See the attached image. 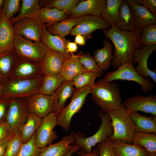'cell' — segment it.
Here are the masks:
<instances>
[{"label": "cell", "instance_id": "obj_1", "mask_svg": "<svg viewBox=\"0 0 156 156\" xmlns=\"http://www.w3.org/2000/svg\"><path fill=\"white\" fill-rule=\"evenodd\" d=\"M111 26L109 29H102L105 36L111 40L114 46L111 64L117 68L124 64H132L133 52L141 46L140 38L142 29L135 26L131 31H123L114 25Z\"/></svg>", "mask_w": 156, "mask_h": 156}, {"label": "cell", "instance_id": "obj_2", "mask_svg": "<svg viewBox=\"0 0 156 156\" xmlns=\"http://www.w3.org/2000/svg\"><path fill=\"white\" fill-rule=\"evenodd\" d=\"M92 100L104 113L116 109L122 105L121 96L118 85L103 78L98 80L91 92Z\"/></svg>", "mask_w": 156, "mask_h": 156}, {"label": "cell", "instance_id": "obj_3", "mask_svg": "<svg viewBox=\"0 0 156 156\" xmlns=\"http://www.w3.org/2000/svg\"><path fill=\"white\" fill-rule=\"evenodd\" d=\"M106 113L110 117L113 133L109 138L132 144L135 133V124L129 113L122 105Z\"/></svg>", "mask_w": 156, "mask_h": 156}, {"label": "cell", "instance_id": "obj_4", "mask_svg": "<svg viewBox=\"0 0 156 156\" xmlns=\"http://www.w3.org/2000/svg\"><path fill=\"white\" fill-rule=\"evenodd\" d=\"M44 76L9 80L2 83L1 98H27L38 93Z\"/></svg>", "mask_w": 156, "mask_h": 156}, {"label": "cell", "instance_id": "obj_5", "mask_svg": "<svg viewBox=\"0 0 156 156\" xmlns=\"http://www.w3.org/2000/svg\"><path fill=\"white\" fill-rule=\"evenodd\" d=\"M101 122L100 128L93 135L88 137L79 132H75L72 131V134L75 141L74 144L79 146L80 151L84 153H91L92 147L97 144L106 141L111 136L113 133V129L111 120L107 113L102 111L99 113Z\"/></svg>", "mask_w": 156, "mask_h": 156}, {"label": "cell", "instance_id": "obj_6", "mask_svg": "<svg viewBox=\"0 0 156 156\" xmlns=\"http://www.w3.org/2000/svg\"><path fill=\"white\" fill-rule=\"evenodd\" d=\"M48 48L41 42H31L16 35L14 51L18 58L40 64Z\"/></svg>", "mask_w": 156, "mask_h": 156}, {"label": "cell", "instance_id": "obj_7", "mask_svg": "<svg viewBox=\"0 0 156 156\" xmlns=\"http://www.w3.org/2000/svg\"><path fill=\"white\" fill-rule=\"evenodd\" d=\"M91 91L92 89L88 86L77 89L71 97L69 104L55 114L57 118V125L66 131H68L72 118L80 110L87 96L91 93Z\"/></svg>", "mask_w": 156, "mask_h": 156}, {"label": "cell", "instance_id": "obj_8", "mask_svg": "<svg viewBox=\"0 0 156 156\" xmlns=\"http://www.w3.org/2000/svg\"><path fill=\"white\" fill-rule=\"evenodd\" d=\"M25 98H10L5 121L11 133L21 134L29 113Z\"/></svg>", "mask_w": 156, "mask_h": 156}, {"label": "cell", "instance_id": "obj_9", "mask_svg": "<svg viewBox=\"0 0 156 156\" xmlns=\"http://www.w3.org/2000/svg\"><path fill=\"white\" fill-rule=\"evenodd\" d=\"M103 79L110 82L119 80L135 81L140 85L142 92L145 93L149 92L155 86L140 76L131 63L121 65L116 70L108 73Z\"/></svg>", "mask_w": 156, "mask_h": 156}, {"label": "cell", "instance_id": "obj_10", "mask_svg": "<svg viewBox=\"0 0 156 156\" xmlns=\"http://www.w3.org/2000/svg\"><path fill=\"white\" fill-rule=\"evenodd\" d=\"M76 25L71 31L73 36L80 34L86 39L92 37V32L98 29H109L111 25L105 20L101 16L87 15L76 18Z\"/></svg>", "mask_w": 156, "mask_h": 156}, {"label": "cell", "instance_id": "obj_11", "mask_svg": "<svg viewBox=\"0 0 156 156\" xmlns=\"http://www.w3.org/2000/svg\"><path fill=\"white\" fill-rule=\"evenodd\" d=\"M57 125L56 115L52 112L42 118L36 132L35 142L38 147L42 148L52 144L57 137V133L53 130Z\"/></svg>", "mask_w": 156, "mask_h": 156}, {"label": "cell", "instance_id": "obj_12", "mask_svg": "<svg viewBox=\"0 0 156 156\" xmlns=\"http://www.w3.org/2000/svg\"><path fill=\"white\" fill-rule=\"evenodd\" d=\"M156 50V45L141 46L134 51L132 63H138L135 69L138 73L146 80L150 82L151 77L156 83V73L148 67V60L151 55Z\"/></svg>", "mask_w": 156, "mask_h": 156}, {"label": "cell", "instance_id": "obj_13", "mask_svg": "<svg viewBox=\"0 0 156 156\" xmlns=\"http://www.w3.org/2000/svg\"><path fill=\"white\" fill-rule=\"evenodd\" d=\"M16 35L23 36L34 42L41 41L42 24L36 19L25 17L14 23Z\"/></svg>", "mask_w": 156, "mask_h": 156}, {"label": "cell", "instance_id": "obj_14", "mask_svg": "<svg viewBox=\"0 0 156 156\" xmlns=\"http://www.w3.org/2000/svg\"><path fill=\"white\" fill-rule=\"evenodd\" d=\"M129 113L138 111L156 115V96L138 95L127 98L122 103Z\"/></svg>", "mask_w": 156, "mask_h": 156}, {"label": "cell", "instance_id": "obj_15", "mask_svg": "<svg viewBox=\"0 0 156 156\" xmlns=\"http://www.w3.org/2000/svg\"><path fill=\"white\" fill-rule=\"evenodd\" d=\"M43 75L40 64L18 57L10 80L34 78Z\"/></svg>", "mask_w": 156, "mask_h": 156}, {"label": "cell", "instance_id": "obj_16", "mask_svg": "<svg viewBox=\"0 0 156 156\" xmlns=\"http://www.w3.org/2000/svg\"><path fill=\"white\" fill-rule=\"evenodd\" d=\"M27 99V105L29 113L42 118L52 112L53 99L51 95L38 93Z\"/></svg>", "mask_w": 156, "mask_h": 156}, {"label": "cell", "instance_id": "obj_17", "mask_svg": "<svg viewBox=\"0 0 156 156\" xmlns=\"http://www.w3.org/2000/svg\"><path fill=\"white\" fill-rule=\"evenodd\" d=\"M15 35L13 26L3 10L0 20V55L14 51Z\"/></svg>", "mask_w": 156, "mask_h": 156}, {"label": "cell", "instance_id": "obj_18", "mask_svg": "<svg viewBox=\"0 0 156 156\" xmlns=\"http://www.w3.org/2000/svg\"><path fill=\"white\" fill-rule=\"evenodd\" d=\"M106 5V0H81L68 15L69 18L91 15L101 16Z\"/></svg>", "mask_w": 156, "mask_h": 156}, {"label": "cell", "instance_id": "obj_19", "mask_svg": "<svg viewBox=\"0 0 156 156\" xmlns=\"http://www.w3.org/2000/svg\"><path fill=\"white\" fill-rule=\"evenodd\" d=\"M66 58L58 52L48 48L43 59L40 64L43 75H60Z\"/></svg>", "mask_w": 156, "mask_h": 156}, {"label": "cell", "instance_id": "obj_20", "mask_svg": "<svg viewBox=\"0 0 156 156\" xmlns=\"http://www.w3.org/2000/svg\"><path fill=\"white\" fill-rule=\"evenodd\" d=\"M115 156H149L150 153L145 148L133 144L108 138Z\"/></svg>", "mask_w": 156, "mask_h": 156}, {"label": "cell", "instance_id": "obj_21", "mask_svg": "<svg viewBox=\"0 0 156 156\" xmlns=\"http://www.w3.org/2000/svg\"><path fill=\"white\" fill-rule=\"evenodd\" d=\"M68 40L57 35L51 34L47 30L44 24L42 26L41 42L49 49L58 52L66 58L71 54L67 51L66 46Z\"/></svg>", "mask_w": 156, "mask_h": 156}, {"label": "cell", "instance_id": "obj_22", "mask_svg": "<svg viewBox=\"0 0 156 156\" xmlns=\"http://www.w3.org/2000/svg\"><path fill=\"white\" fill-rule=\"evenodd\" d=\"M73 81H65L51 95L53 99L52 112L55 114L64 107L67 99L72 97L77 89Z\"/></svg>", "mask_w": 156, "mask_h": 156}, {"label": "cell", "instance_id": "obj_23", "mask_svg": "<svg viewBox=\"0 0 156 156\" xmlns=\"http://www.w3.org/2000/svg\"><path fill=\"white\" fill-rule=\"evenodd\" d=\"M126 1L133 12L135 26L142 29L147 25L156 24V16L146 7L136 3L133 0Z\"/></svg>", "mask_w": 156, "mask_h": 156}, {"label": "cell", "instance_id": "obj_24", "mask_svg": "<svg viewBox=\"0 0 156 156\" xmlns=\"http://www.w3.org/2000/svg\"><path fill=\"white\" fill-rule=\"evenodd\" d=\"M80 54L75 55L73 53L70 57L66 58L60 74L65 81H73L78 75L89 71L80 63Z\"/></svg>", "mask_w": 156, "mask_h": 156}, {"label": "cell", "instance_id": "obj_25", "mask_svg": "<svg viewBox=\"0 0 156 156\" xmlns=\"http://www.w3.org/2000/svg\"><path fill=\"white\" fill-rule=\"evenodd\" d=\"M36 20L45 26H49L64 20L68 18V17L64 11L55 8H41L34 15L29 17Z\"/></svg>", "mask_w": 156, "mask_h": 156}, {"label": "cell", "instance_id": "obj_26", "mask_svg": "<svg viewBox=\"0 0 156 156\" xmlns=\"http://www.w3.org/2000/svg\"><path fill=\"white\" fill-rule=\"evenodd\" d=\"M74 142L71 134L65 135L57 142L41 148L38 156H64L70 148V144Z\"/></svg>", "mask_w": 156, "mask_h": 156}, {"label": "cell", "instance_id": "obj_27", "mask_svg": "<svg viewBox=\"0 0 156 156\" xmlns=\"http://www.w3.org/2000/svg\"><path fill=\"white\" fill-rule=\"evenodd\" d=\"M129 114L135 124L136 132L156 134V117H147L139 114L138 111Z\"/></svg>", "mask_w": 156, "mask_h": 156}, {"label": "cell", "instance_id": "obj_28", "mask_svg": "<svg viewBox=\"0 0 156 156\" xmlns=\"http://www.w3.org/2000/svg\"><path fill=\"white\" fill-rule=\"evenodd\" d=\"M134 16L130 5L126 0H122L118 10L116 27L123 31H130L135 27Z\"/></svg>", "mask_w": 156, "mask_h": 156}, {"label": "cell", "instance_id": "obj_29", "mask_svg": "<svg viewBox=\"0 0 156 156\" xmlns=\"http://www.w3.org/2000/svg\"><path fill=\"white\" fill-rule=\"evenodd\" d=\"M103 44V47L94 52L93 57L99 67L104 71L110 67L113 56L112 47L110 41L105 40Z\"/></svg>", "mask_w": 156, "mask_h": 156}, {"label": "cell", "instance_id": "obj_30", "mask_svg": "<svg viewBox=\"0 0 156 156\" xmlns=\"http://www.w3.org/2000/svg\"><path fill=\"white\" fill-rule=\"evenodd\" d=\"M17 58L14 51L0 55V82L1 84L10 80Z\"/></svg>", "mask_w": 156, "mask_h": 156}, {"label": "cell", "instance_id": "obj_31", "mask_svg": "<svg viewBox=\"0 0 156 156\" xmlns=\"http://www.w3.org/2000/svg\"><path fill=\"white\" fill-rule=\"evenodd\" d=\"M42 120V118L34 114L29 113L21 131L20 135L23 143L28 141L36 133Z\"/></svg>", "mask_w": 156, "mask_h": 156}, {"label": "cell", "instance_id": "obj_32", "mask_svg": "<svg viewBox=\"0 0 156 156\" xmlns=\"http://www.w3.org/2000/svg\"><path fill=\"white\" fill-rule=\"evenodd\" d=\"M76 23L75 18H68L45 27L48 31L51 34L57 35L64 38L70 33Z\"/></svg>", "mask_w": 156, "mask_h": 156}, {"label": "cell", "instance_id": "obj_33", "mask_svg": "<svg viewBox=\"0 0 156 156\" xmlns=\"http://www.w3.org/2000/svg\"><path fill=\"white\" fill-rule=\"evenodd\" d=\"M65 81L64 78L60 75H44L38 93L51 95Z\"/></svg>", "mask_w": 156, "mask_h": 156}, {"label": "cell", "instance_id": "obj_34", "mask_svg": "<svg viewBox=\"0 0 156 156\" xmlns=\"http://www.w3.org/2000/svg\"><path fill=\"white\" fill-rule=\"evenodd\" d=\"M143 147L149 153L156 152V134L144 133H135L132 144Z\"/></svg>", "mask_w": 156, "mask_h": 156}, {"label": "cell", "instance_id": "obj_35", "mask_svg": "<svg viewBox=\"0 0 156 156\" xmlns=\"http://www.w3.org/2000/svg\"><path fill=\"white\" fill-rule=\"evenodd\" d=\"M20 13L10 19L12 24L21 19L31 17L35 14L41 8L38 0H22Z\"/></svg>", "mask_w": 156, "mask_h": 156}, {"label": "cell", "instance_id": "obj_36", "mask_svg": "<svg viewBox=\"0 0 156 156\" xmlns=\"http://www.w3.org/2000/svg\"><path fill=\"white\" fill-rule=\"evenodd\" d=\"M122 0H106L105 10L101 15L102 17L111 25L116 27L118 23L119 8Z\"/></svg>", "mask_w": 156, "mask_h": 156}, {"label": "cell", "instance_id": "obj_37", "mask_svg": "<svg viewBox=\"0 0 156 156\" xmlns=\"http://www.w3.org/2000/svg\"><path fill=\"white\" fill-rule=\"evenodd\" d=\"M39 2L44 6V8H55L64 12L68 16L71 11L81 1L80 0H41Z\"/></svg>", "mask_w": 156, "mask_h": 156}, {"label": "cell", "instance_id": "obj_38", "mask_svg": "<svg viewBox=\"0 0 156 156\" xmlns=\"http://www.w3.org/2000/svg\"><path fill=\"white\" fill-rule=\"evenodd\" d=\"M100 76L91 72L83 73L74 78L73 80V84L77 89L86 86H88L92 89L94 86L95 79Z\"/></svg>", "mask_w": 156, "mask_h": 156}, {"label": "cell", "instance_id": "obj_39", "mask_svg": "<svg viewBox=\"0 0 156 156\" xmlns=\"http://www.w3.org/2000/svg\"><path fill=\"white\" fill-rule=\"evenodd\" d=\"M141 46L156 45V25L151 24L141 30L140 38Z\"/></svg>", "mask_w": 156, "mask_h": 156}, {"label": "cell", "instance_id": "obj_40", "mask_svg": "<svg viewBox=\"0 0 156 156\" xmlns=\"http://www.w3.org/2000/svg\"><path fill=\"white\" fill-rule=\"evenodd\" d=\"M79 62L88 71L101 76L104 73L97 65L94 58L89 53L82 54L80 53Z\"/></svg>", "mask_w": 156, "mask_h": 156}, {"label": "cell", "instance_id": "obj_41", "mask_svg": "<svg viewBox=\"0 0 156 156\" xmlns=\"http://www.w3.org/2000/svg\"><path fill=\"white\" fill-rule=\"evenodd\" d=\"M36 133L26 142L23 143L20 151L16 156H38L41 148L36 144L35 139Z\"/></svg>", "mask_w": 156, "mask_h": 156}, {"label": "cell", "instance_id": "obj_42", "mask_svg": "<svg viewBox=\"0 0 156 156\" xmlns=\"http://www.w3.org/2000/svg\"><path fill=\"white\" fill-rule=\"evenodd\" d=\"M20 134H14L8 143L5 156H16L23 144Z\"/></svg>", "mask_w": 156, "mask_h": 156}, {"label": "cell", "instance_id": "obj_43", "mask_svg": "<svg viewBox=\"0 0 156 156\" xmlns=\"http://www.w3.org/2000/svg\"><path fill=\"white\" fill-rule=\"evenodd\" d=\"M21 1L20 0H5L3 8L6 17L10 19L14 15L20 11Z\"/></svg>", "mask_w": 156, "mask_h": 156}, {"label": "cell", "instance_id": "obj_44", "mask_svg": "<svg viewBox=\"0 0 156 156\" xmlns=\"http://www.w3.org/2000/svg\"><path fill=\"white\" fill-rule=\"evenodd\" d=\"M97 147L99 156H115L108 139L104 142L98 143Z\"/></svg>", "mask_w": 156, "mask_h": 156}, {"label": "cell", "instance_id": "obj_45", "mask_svg": "<svg viewBox=\"0 0 156 156\" xmlns=\"http://www.w3.org/2000/svg\"><path fill=\"white\" fill-rule=\"evenodd\" d=\"M10 98H1L0 99V123L5 121Z\"/></svg>", "mask_w": 156, "mask_h": 156}, {"label": "cell", "instance_id": "obj_46", "mask_svg": "<svg viewBox=\"0 0 156 156\" xmlns=\"http://www.w3.org/2000/svg\"><path fill=\"white\" fill-rule=\"evenodd\" d=\"M136 3L141 4L147 8L154 15L156 16V0H133Z\"/></svg>", "mask_w": 156, "mask_h": 156}, {"label": "cell", "instance_id": "obj_47", "mask_svg": "<svg viewBox=\"0 0 156 156\" xmlns=\"http://www.w3.org/2000/svg\"><path fill=\"white\" fill-rule=\"evenodd\" d=\"M11 133L5 121L0 123V141Z\"/></svg>", "mask_w": 156, "mask_h": 156}, {"label": "cell", "instance_id": "obj_48", "mask_svg": "<svg viewBox=\"0 0 156 156\" xmlns=\"http://www.w3.org/2000/svg\"><path fill=\"white\" fill-rule=\"evenodd\" d=\"M14 133H11L0 141V156H5L6 147L8 143Z\"/></svg>", "mask_w": 156, "mask_h": 156}, {"label": "cell", "instance_id": "obj_49", "mask_svg": "<svg viewBox=\"0 0 156 156\" xmlns=\"http://www.w3.org/2000/svg\"><path fill=\"white\" fill-rule=\"evenodd\" d=\"M66 48L67 52L72 54L77 51L78 47L77 44L74 42H71L68 40L66 44Z\"/></svg>", "mask_w": 156, "mask_h": 156}, {"label": "cell", "instance_id": "obj_50", "mask_svg": "<svg viewBox=\"0 0 156 156\" xmlns=\"http://www.w3.org/2000/svg\"><path fill=\"white\" fill-rule=\"evenodd\" d=\"M80 149V148L79 146L73 144V145H71L70 148L64 156H72L73 153L78 151Z\"/></svg>", "mask_w": 156, "mask_h": 156}, {"label": "cell", "instance_id": "obj_51", "mask_svg": "<svg viewBox=\"0 0 156 156\" xmlns=\"http://www.w3.org/2000/svg\"><path fill=\"white\" fill-rule=\"evenodd\" d=\"M86 39L82 35L78 34L75 36L74 42L80 46L84 45L86 43Z\"/></svg>", "mask_w": 156, "mask_h": 156}, {"label": "cell", "instance_id": "obj_52", "mask_svg": "<svg viewBox=\"0 0 156 156\" xmlns=\"http://www.w3.org/2000/svg\"><path fill=\"white\" fill-rule=\"evenodd\" d=\"M76 154L79 156H98L99 153L97 149H93L92 150L91 153L89 154L84 153L80 151H77Z\"/></svg>", "mask_w": 156, "mask_h": 156}, {"label": "cell", "instance_id": "obj_53", "mask_svg": "<svg viewBox=\"0 0 156 156\" xmlns=\"http://www.w3.org/2000/svg\"><path fill=\"white\" fill-rule=\"evenodd\" d=\"M5 0H0V8L3 7Z\"/></svg>", "mask_w": 156, "mask_h": 156}, {"label": "cell", "instance_id": "obj_54", "mask_svg": "<svg viewBox=\"0 0 156 156\" xmlns=\"http://www.w3.org/2000/svg\"><path fill=\"white\" fill-rule=\"evenodd\" d=\"M1 90H2L1 84L0 82V99H1Z\"/></svg>", "mask_w": 156, "mask_h": 156}, {"label": "cell", "instance_id": "obj_55", "mask_svg": "<svg viewBox=\"0 0 156 156\" xmlns=\"http://www.w3.org/2000/svg\"><path fill=\"white\" fill-rule=\"evenodd\" d=\"M149 156H156V152L153 153H150Z\"/></svg>", "mask_w": 156, "mask_h": 156}, {"label": "cell", "instance_id": "obj_56", "mask_svg": "<svg viewBox=\"0 0 156 156\" xmlns=\"http://www.w3.org/2000/svg\"><path fill=\"white\" fill-rule=\"evenodd\" d=\"M2 11L3 8H0V20L1 16Z\"/></svg>", "mask_w": 156, "mask_h": 156}]
</instances>
